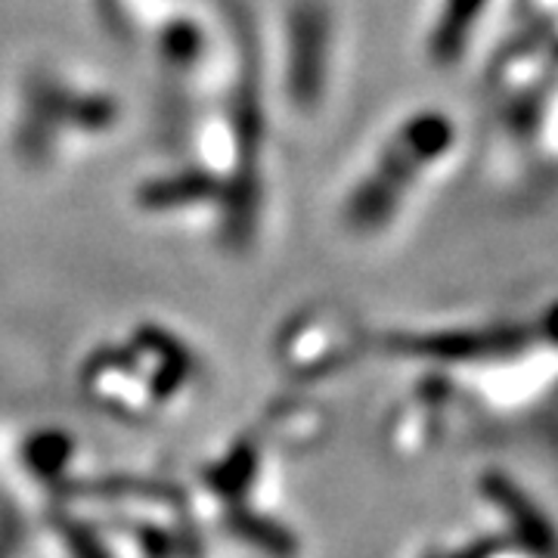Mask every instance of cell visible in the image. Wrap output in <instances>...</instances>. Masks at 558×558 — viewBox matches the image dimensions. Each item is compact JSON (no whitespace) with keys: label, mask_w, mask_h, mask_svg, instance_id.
<instances>
[{"label":"cell","mask_w":558,"mask_h":558,"mask_svg":"<svg viewBox=\"0 0 558 558\" xmlns=\"http://www.w3.org/2000/svg\"><path fill=\"white\" fill-rule=\"evenodd\" d=\"M326 13L317 0H301L289 16V84H292V100L311 109V102L319 100L323 81H326V44H329V28H326Z\"/></svg>","instance_id":"1"}]
</instances>
